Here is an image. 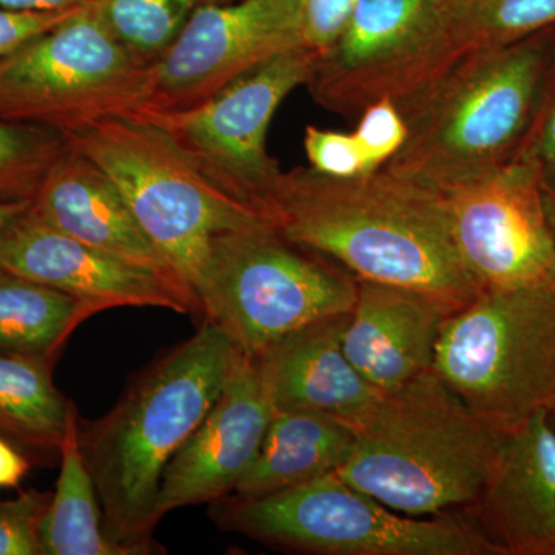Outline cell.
I'll return each instance as SVG.
<instances>
[{"label": "cell", "mask_w": 555, "mask_h": 555, "mask_svg": "<svg viewBox=\"0 0 555 555\" xmlns=\"http://www.w3.org/2000/svg\"><path fill=\"white\" fill-rule=\"evenodd\" d=\"M269 222L357 280L412 288L454 310L480 294L452 238L443 201L385 169L334 178L284 171Z\"/></svg>", "instance_id": "1"}, {"label": "cell", "mask_w": 555, "mask_h": 555, "mask_svg": "<svg viewBox=\"0 0 555 555\" xmlns=\"http://www.w3.org/2000/svg\"><path fill=\"white\" fill-rule=\"evenodd\" d=\"M244 352L211 321L142 369L107 414L79 423L105 534L130 555L158 553L153 542L159 485L179 449L198 429Z\"/></svg>", "instance_id": "2"}, {"label": "cell", "mask_w": 555, "mask_h": 555, "mask_svg": "<svg viewBox=\"0 0 555 555\" xmlns=\"http://www.w3.org/2000/svg\"><path fill=\"white\" fill-rule=\"evenodd\" d=\"M555 50V27L470 51L406 104L403 147L383 169L434 193L516 158Z\"/></svg>", "instance_id": "3"}, {"label": "cell", "mask_w": 555, "mask_h": 555, "mask_svg": "<svg viewBox=\"0 0 555 555\" xmlns=\"http://www.w3.org/2000/svg\"><path fill=\"white\" fill-rule=\"evenodd\" d=\"M352 427L338 477L412 517L474 505L506 430L476 414L433 369L383 393Z\"/></svg>", "instance_id": "4"}, {"label": "cell", "mask_w": 555, "mask_h": 555, "mask_svg": "<svg viewBox=\"0 0 555 555\" xmlns=\"http://www.w3.org/2000/svg\"><path fill=\"white\" fill-rule=\"evenodd\" d=\"M222 531L320 555H505L483 529L454 514L397 513L338 474L273 494H230L208 507Z\"/></svg>", "instance_id": "5"}, {"label": "cell", "mask_w": 555, "mask_h": 555, "mask_svg": "<svg viewBox=\"0 0 555 555\" xmlns=\"http://www.w3.org/2000/svg\"><path fill=\"white\" fill-rule=\"evenodd\" d=\"M64 134L69 147L115 182L198 309L196 287L214 240L269 222L214 188L158 127L138 115L108 116Z\"/></svg>", "instance_id": "6"}, {"label": "cell", "mask_w": 555, "mask_h": 555, "mask_svg": "<svg viewBox=\"0 0 555 555\" xmlns=\"http://www.w3.org/2000/svg\"><path fill=\"white\" fill-rule=\"evenodd\" d=\"M433 371L476 414L509 427L555 412V280L486 288L444 318Z\"/></svg>", "instance_id": "7"}, {"label": "cell", "mask_w": 555, "mask_h": 555, "mask_svg": "<svg viewBox=\"0 0 555 555\" xmlns=\"http://www.w3.org/2000/svg\"><path fill=\"white\" fill-rule=\"evenodd\" d=\"M196 298L201 321L259 357L299 328L349 313L357 278L264 222L214 240Z\"/></svg>", "instance_id": "8"}, {"label": "cell", "mask_w": 555, "mask_h": 555, "mask_svg": "<svg viewBox=\"0 0 555 555\" xmlns=\"http://www.w3.org/2000/svg\"><path fill=\"white\" fill-rule=\"evenodd\" d=\"M145 79L91 0L0 61V118L68 133L139 112Z\"/></svg>", "instance_id": "9"}, {"label": "cell", "mask_w": 555, "mask_h": 555, "mask_svg": "<svg viewBox=\"0 0 555 555\" xmlns=\"http://www.w3.org/2000/svg\"><path fill=\"white\" fill-rule=\"evenodd\" d=\"M447 0H357L337 39L315 51L305 86L321 107L361 113L382 100L406 104L460 57Z\"/></svg>", "instance_id": "10"}, {"label": "cell", "mask_w": 555, "mask_h": 555, "mask_svg": "<svg viewBox=\"0 0 555 555\" xmlns=\"http://www.w3.org/2000/svg\"><path fill=\"white\" fill-rule=\"evenodd\" d=\"M315 51L280 54L188 109L133 113L158 127L201 177L269 221L284 171L268 153L278 107L305 86Z\"/></svg>", "instance_id": "11"}, {"label": "cell", "mask_w": 555, "mask_h": 555, "mask_svg": "<svg viewBox=\"0 0 555 555\" xmlns=\"http://www.w3.org/2000/svg\"><path fill=\"white\" fill-rule=\"evenodd\" d=\"M302 47L308 43L299 0L203 3L147 68L137 113L196 107L251 69Z\"/></svg>", "instance_id": "12"}, {"label": "cell", "mask_w": 555, "mask_h": 555, "mask_svg": "<svg viewBox=\"0 0 555 555\" xmlns=\"http://www.w3.org/2000/svg\"><path fill=\"white\" fill-rule=\"evenodd\" d=\"M438 195L460 258L480 291L555 280V244L535 163L514 158Z\"/></svg>", "instance_id": "13"}, {"label": "cell", "mask_w": 555, "mask_h": 555, "mask_svg": "<svg viewBox=\"0 0 555 555\" xmlns=\"http://www.w3.org/2000/svg\"><path fill=\"white\" fill-rule=\"evenodd\" d=\"M273 414L257 358L244 353L206 418L164 470L158 521L179 507L211 505L233 494L258 455Z\"/></svg>", "instance_id": "14"}, {"label": "cell", "mask_w": 555, "mask_h": 555, "mask_svg": "<svg viewBox=\"0 0 555 555\" xmlns=\"http://www.w3.org/2000/svg\"><path fill=\"white\" fill-rule=\"evenodd\" d=\"M0 266L87 302L98 313L158 308L188 313L159 278L108 257L49 224L30 207L0 230Z\"/></svg>", "instance_id": "15"}, {"label": "cell", "mask_w": 555, "mask_h": 555, "mask_svg": "<svg viewBox=\"0 0 555 555\" xmlns=\"http://www.w3.org/2000/svg\"><path fill=\"white\" fill-rule=\"evenodd\" d=\"M31 208L73 238L159 278L188 305L190 315L199 318L195 299L145 235L115 182L68 144L43 178Z\"/></svg>", "instance_id": "16"}, {"label": "cell", "mask_w": 555, "mask_h": 555, "mask_svg": "<svg viewBox=\"0 0 555 555\" xmlns=\"http://www.w3.org/2000/svg\"><path fill=\"white\" fill-rule=\"evenodd\" d=\"M551 412L506 427L474 507L505 555H555V427Z\"/></svg>", "instance_id": "17"}, {"label": "cell", "mask_w": 555, "mask_h": 555, "mask_svg": "<svg viewBox=\"0 0 555 555\" xmlns=\"http://www.w3.org/2000/svg\"><path fill=\"white\" fill-rule=\"evenodd\" d=\"M452 313L443 302L412 288L357 280L343 349L378 392L406 385L434 366L438 335Z\"/></svg>", "instance_id": "18"}, {"label": "cell", "mask_w": 555, "mask_h": 555, "mask_svg": "<svg viewBox=\"0 0 555 555\" xmlns=\"http://www.w3.org/2000/svg\"><path fill=\"white\" fill-rule=\"evenodd\" d=\"M347 315L299 328L255 357L273 411L320 412L352 426L378 403L383 393L364 379L343 349Z\"/></svg>", "instance_id": "19"}, {"label": "cell", "mask_w": 555, "mask_h": 555, "mask_svg": "<svg viewBox=\"0 0 555 555\" xmlns=\"http://www.w3.org/2000/svg\"><path fill=\"white\" fill-rule=\"evenodd\" d=\"M356 433L345 420L320 412H275L258 455L233 494L258 496L338 473Z\"/></svg>", "instance_id": "20"}, {"label": "cell", "mask_w": 555, "mask_h": 555, "mask_svg": "<svg viewBox=\"0 0 555 555\" xmlns=\"http://www.w3.org/2000/svg\"><path fill=\"white\" fill-rule=\"evenodd\" d=\"M53 367L0 353V437L24 452L33 465L60 463L69 422L78 414L54 385Z\"/></svg>", "instance_id": "21"}, {"label": "cell", "mask_w": 555, "mask_h": 555, "mask_svg": "<svg viewBox=\"0 0 555 555\" xmlns=\"http://www.w3.org/2000/svg\"><path fill=\"white\" fill-rule=\"evenodd\" d=\"M98 310L0 266V353L51 366L68 338Z\"/></svg>", "instance_id": "22"}, {"label": "cell", "mask_w": 555, "mask_h": 555, "mask_svg": "<svg viewBox=\"0 0 555 555\" xmlns=\"http://www.w3.org/2000/svg\"><path fill=\"white\" fill-rule=\"evenodd\" d=\"M60 465L56 491L40 521L42 555H130L105 534L96 486L80 452L78 414L69 422Z\"/></svg>", "instance_id": "23"}, {"label": "cell", "mask_w": 555, "mask_h": 555, "mask_svg": "<svg viewBox=\"0 0 555 555\" xmlns=\"http://www.w3.org/2000/svg\"><path fill=\"white\" fill-rule=\"evenodd\" d=\"M444 10L463 56L555 27V0H447Z\"/></svg>", "instance_id": "24"}, {"label": "cell", "mask_w": 555, "mask_h": 555, "mask_svg": "<svg viewBox=\"0 0 555 555\" xmlns=\"http://www.w3.org/2000/svg\"><path fill=\"white\" fill-rule=\"evenodd\" d=\"M109 33L142 67L166 54L203 0H93Z\"/></svg>", "instance_id": "25"}, {"label": "cell", "mask_w": 555, "mask_h": 555, "mask_svg": "<svg viewBox=\"0 0 555 555\" xmlns=\"http://www.w3.org/2000/svg\"><path fill=\"white\" fill-rule=\"evenodd\" d=\"M67 149L60 130L0 118V199L31 201Z\"/></svg>", "instance_id": "26"}, {"label": "cell", "mask_w": 555, "mask_h": 555, "mask_svg": "<svg viewBox=\"0 0 555 555\" xmlns=\"http://www.w3.org/2000/svg\"><path fill=\"white\" fill-rule=\"evenodd\" d=\"M360 122L352 131L369 173L389 163L403 147L408 137L406 120L396 102L382 100L361 109Z\"/></svg>", "instance_id": "27"}, {"label": "cell", "mask_w": 555, "mask_h": 555, "mask_svg": "<svg viewBox=\"0 0 555 555\" xmlns=\"http://www.w3.org/2000/svg\"><path fill=\"white\" fill-rule=\"evenodd\" d=\"M51 494L28 489L0 502V555H42L39 528Z\"/></svg>", "instance_id": "28"}, {"label": "cell", "mask_w": 555, "mask_h": 555, "mask_svg": "<svg viewBox=\"0 0 555 555\" xmlns=\"http://www.w3.org/2000/svg\"><path fill=\"white\" fill-rule=\"evenodd\" d=\"M306 155L318 173L334 178H356L367 175L363 153L352 133H341L306 127Z\"/></svg>", "instance_id": "29"}, {"label": "cell", "mask_w": 555, "mask_h": 555, "mask_svg": "<svg viewBox=\"0 0 555 555\" xmlns=\"http://www.w3.org/2000/svg\"><path fill=\"white\" fill-rule=\"evenodd\" d=\"M516 158L532 160L542 173L555 171V50L540 90L534 119Z\"/></svg>", "instance_id": "30"}, {"label": "cell", "mask_w": 555, "mask_h": 555, "mask_svg": "<svg viewBox=\"0 0 555 555\" xmlns=\"http://www.w3.org/2000/svg\"><path fill=\"white\" fill-rule=\"evenodd\" d=\"M79 9L80 7L65 11H22L0 7V61L36 36L56 27Z\"/></svg>", "instance_id": "31"}, {"label": "cell", "mask_w": 555, "mask_h": 555, "mask_svg": "<svg viewBox=\"0 0 555 555\" xmlns=\"http://www.w3.org/2000/svg\"><path fill=\"white\" fill-rule=\"evenodd\" d=\"M306 43L310 50L323 51L337 39L357 0H299Z\"/></svg>", "instance_id": "32"}, {"label": "cell", "mask_w": 555, "mask_h": 555, "mask_svg": "<svg viewBox=\"0 0 555 555\" xmlns=\"http://www.w3.org/2000/svg\"><path fill=\"white\" fill-rule=\"evenodd\" d=\"M31 465L24 452L0 437V489L20 488Z\"/></svg>", "instance_id": "33"}, {"label": "cell", "mask_w": 555, "mask_h": 555, "mask_svg": "<svg viewBox=\"0 0 555 555\" xmlns=\"http://www.w3.org/2000/svg\"><path fill=\"white\" fill-rule=\"evenodd\" d=\"M89 2L91 0H0V7L22 11H65Z\"/></svg>", "instance_id": "34"}, {"label": "cell", "mask_w": 555, "mask_h": 555, "mask_svg": "<svg viewBox=\"0 0 555 555\" xmlns=\"http://www.w3.org/2000/svg\"><path fill=\"white\" fill-rule=\"evenodd\" d=\"M542 198L547 225L553 233L555 244V171L554 173H542Z\"/></svg>", "instance_id": "35"}, {"label": "cell", "mask_w": 555, "mask_h": 555, "mask_svg": "<svg viewBox=\"0 0 555 555\" xmlns=\"http://www.w3.org/2000/svg\"><path fill=\"white\" fill-rule=\"evenodd\" d=\"M31 201L0 199V230L30 207Z\"/></svg>", "instance_id": "36"}, {"label": "cell", "mask_w": 555, "mask_h": 555, "mask_svg": "<svg viewBox=\"0 0 555 555\" xmlns=\"http://www.w3.org/2000/svg\"><path fill=\"white\" fill-rule=\"evenodd\" d=\"M235 2V0H203V3H229Z\"/></svg>", "instance_id": "37"}]
</instances>
